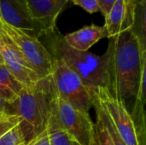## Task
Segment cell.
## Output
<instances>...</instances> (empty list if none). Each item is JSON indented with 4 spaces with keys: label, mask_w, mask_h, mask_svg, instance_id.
Listing matches in <instances>:
<instances>
[{
    "label": "cell",
    "mask_w": 146,
    "mask_h": 145,
    "mask_svg": "<svg viewBox=\"0 0 146 145\" xmlns=\"http://www.w3.org/2000/svg\"><path fill=\"white\" fill-rule=\"evenodd\" d=\"M0 65H3V59H2V56H1V53H0Z\"/></svg>",
    "instance_id": "obj_23"
},
{
    "label": "cell",
    "mask_w": 146,
    "mask_h": 145,
    "mask_svg": "<svg viewBox=\"0 0 146 145\" xmlns=\"http://www.w3.org/2000/svg\"><path fill=\"white\" fill-rule=\"evenodd\" d=\"M28 144H29V143H28ZM27 145H28V144H27Z\"/></svg>",
    "instance_id": "obj_24"
},
{
    "label": "cell",
    "mask_w": 146,
    "mask_h": 145,
    "mask_svg": "<svg viewBox=\"0 0 146 145\" xmlns=\"http://www.w3.org/2000/svg\"><path fill=\"white\" fill-rule=\"evenodd\" d=\"M24 87L4 65H0V98L7 105L12 104L18 98Z\"/></svg>",
    "instance_id": "obj_14"
},
{
    "label": "cell",
    "mask_w": 146,
    "mask_h": 145,
    "mask_svg": "<svg viewBox=\"0 0 146 145\" xmlns=\"http://www.w3.org/2000/svg\"><path fill=\"white\" fill-rule=\"evenodd\" d=\"M0 21L39 38V30L32 16L27 0H0Z\"/></svg>",
    "instance_id": "obj_9"
},
{
    "label": "cell",
    "mask_w": 146,
    "mask_h": 145,
    "mask_svg": "<svg viewBox=\"0 0 146 145\" xmlns=\"http://www.w3.org/2000/svg\"><path fill=\"white\" fill-rule=\"evenodd\" d=\"M69 0H27L32 16L39 30V37L56 28V20Z\"/></svg>",
    "instance_id": "obj_11"
},
{
    "label": "cell",
    "mask_w": 146,
    "mask_h": 145,
    "mask_svg": "<svg viewBox=\"0 0 146 145\" xmlns=\"http://www.w3.org/2000/svg\"><path fill=\"white\" fill-rule=\"evenodd\" d=\"M52 93L50 76L33 86H25L18 98L8 105V112L21 119V127L28 142L40 134L47 126Z\"/></svg>",
    "instance_id": "obj_3"
},
{
    "label": "cell",
    "mask_w": 146,
    "mask_h": 145,
    "mask_svg": "<svg viewBox=\"0 0 146 145\" xmlns=\"http://www.w3.org/2000/svg\"><path fill=\"white\" fill-rule=\"evenodd\" d=\"M21 119L15 114L6 112L0 115V145H27Z\"/></svg>",
    "instance_id": "obj_13"
},
{
    "label": "cell",
    "mask_w": 146,
    "mask_h": 145,
    "mask_svg": "<svg viewBox=\"0 0 146 145\" xmlns=\"http://www.w3.org/2000/svg\"><path fill=\"white\" fill-rule=\"evenodd\" d=\"M95 109L96 121L94 122V133L93 139L91 145H114L104 124L101 114L98 106L93 103L92 106Z\"/></svg>",
    "instance_id": "obj_17"
},
{
    "label": "cell",
    "mask_w": 146,
    "mask_h": 145,
    "mask_svg": "<svg viewBox=\"0 0 146 145\" xmlns=\"http://www.w3.org/2000/svg\"><path fill=\"white\" fill-rule=\"evenodd\" d=\"M6 112H8V105L2 98H0V115Z\"/></svg>",
    "instance_id": "obj_21"
},
{
    "label": "cell",
    "mask_w": 146,
    "mask_h": 145,
    "mask_svg": "<svg viewBox=\"0 0 146 145\" xmlns=\"http://www.w3.org/2000/svg\"><path fill=\"white\" fill-rule=\"evenodd\" d=\"M53 57V56H52ZM50 78L57 95L75 109L89 114L93 106L91 91L62 60L53 57Z\"/></svg>",
    "instance_id": "obj_4"
},
{
    "label": "cell",
    "mask_w": 146,
    "mask_h": 145,
    "mask_svg": "<svg viewBox=\"0 0 146 145\" xmlns=\"http://www.w3.org/2000/svg\"><path fill=\"white\" fill-rule=\"evenodd\" d=\"M146 3L137 4L135 21L133 31L139 39L142 47L146 50Z\"/></svg>",
    "instance_id": "obj_18"
},
{
    "label": "cell",
    "mask_w": 146,
    "mask_h": 145,
    "mask_svg": "<svg viewBox=\"0 0 146 145\" xmlns=\"http://www.w3.org/2000/svg\"><path fill=\"white\" fill-rule=\"evenodd\" d=\"M51 85L50 107L59 125L80 145H91L93 139L94 122L90 115L75 109L61 98L57 95L52 81Z\"/></svg>",
    "instance_id": "obj_6"
},
{
    "label": "cell",
    "mask_w": 146,
    "mask_h": 145,
    "mask_svg": "<svg viewBox=\"0 0 146 145\" xmlns=\"http://www.w3.org/2000/svg\"><path fill=\"white\" fill-rule=\"evenodd\" d=\"M46 130L50 145H80L59 125L51 107L46 126Z\"/></svg>",
    "instance_id": "obj_15"
},
{
    "label": "cell",
    "mask_w": 146,
    "mask_h": 145,
    "mask_svg": "<svg viewBox=\"0 0 146 145\" xmlns=\"http://www.w3.org/2000/svg\"><path fill=\"white\" fill-rule=\"evenodd\" d=\"M0 29L41 79L50 75L53 57L38 38L10 26L1 21Z\"/></svg>",
    "instance_id": "obj_5"
},
{
    "label": "cell",
    "mask_w": 146,
    "mask_h": 145,
    "mask_svg": "<svg viewBox=\"0 0 146 145\" xmlns=\"http://www.w3.org/2000/svg\"><path fill=\"white\" fill-rule=\"evenodd\" d=\"M145 105V101L135 99V104L133 107V113L131 115L139 145H145V144L146 127Z\"/></svg>",
    "instance_id": "obj_16"
},
{
    "label": "cell",
    "mask_w": 146,
    "mask_h": 145,
    "mask_svg": "<svg viewBox=\"0 0 146 145\" xmlns=\"http://www.w3.org/2000/svg\"><path fill=\"white\" fill-rule=\"evenodd\" d=\"M137 2L138 4H140V3H146V0H135Z\"/></svg>",
    "instance_id": "obj_22"
},
{
    "label": "cell",
    "mask_w": 146,
    "mask_h": 145,
    "mask_svg": "<svg viewBox=\"0 0 146 145\" xmlns=\"http://www.w3.org/2000/svg\"><path fill=\"white\" fill-rule=\"evenodd\" d=\"M93 98L110 117L117 132L127 145H139L131 114L125 103L113 96L109 88L98 87L91 91Z\"/></svg>",
    "instance_id": "obj_7"
},
{
    "label": "cell",
    "mask_w": 146,
    "mask_h": 145,
    "mask_svg": "<svg viewBox=\"0 0 146 145\" xmlns=\"http://www.w3.org/2000/svg\"><path fill=\"white\" fill-rule=\"evenodd\" d=\"M75 5L81 7L90 14L100 11L98 0H71Z\"/></svg>",
    "instance_id": "obj_19"
},
{
    "label": "cell",
    "mask_w": 146,
    "mask_h": 145,
    "mask_svg": "<svg viewBox=\"0 0 146 145\" xmlns=\"http://www.w3.org/2000/svg\"><path fill=\"white\" fill-rule=\"evenodd\" d=\"M104 38H108L106 28L93 24L63 35L66 44L79 51H88L92 45Z\"/></svg>",
    "instance_id": "obj_12"
},
{
    "label": "cell",
    "mask_w": 146,
    "mask_h": 145,
    "mask_svg": "<svg viewBox=\"0 0 146 145\" xmlns=\"http://www.w3.org/2000/svg\"><path fill=\"white\" fill-rule=\"evenodd\" d=\"M0 53L3 65L25 86H33L42 79L26 62L13 43L0 29Z\"/></svg>",
    "instance_id": "obj_8"
},
{
    "label": "cell",
    "mask_w": 146,
    "mask_h": 145,
    "mask_svg": "<svg viewBox=\"0 0 146 145\" xmlns=\"http://www.w3.org/2000/svg\"><path fill=\"white\" fill-rule=\"evenodd\" d=\"M137 2L135 0H116L109 13L104 16V27L108 32V38L133 28Z\"/></svg>",
    "instance_id": "obj_10"
},
{
    "label": "cell",
    "mask_w": 146,
    "mask_h": 145,
    "mask_svg": "<svg viewBox=\"0 0 146 145\" xmlns=\"http://www.w3.org/2000/svg\"><path fill=\"white\" fill-rule=\"evenodd\" d=\"M43 44L54 58L62 60L78 74L84 85L90 90L98 87L109 88L106 55L98 56L89 51H79L69 47L63 35L56 30L43 33Z\"/></svg>",
    "instance_id": "obj_2"
},
{
    "label": "cell",
    "mask_w": 146,
    "mask_h": 145,
    "mask_svg": "<svg viewBox=\"0 0 146 145\" xmlns=\"http://www.w3.org/2000/svg\"><path fill=\"white\" fill-rule=\"evenodd\" d=\"M104 53L107 58L109 90L115 97L125 103L138 94L143 66L146 64V50L139 39L129 29L110 38Z\"/></svg>",
    "instance_id": "obj_1"
},
{
    "label": "cell",
    "mask_w": 146,
    "mask_h": 145,
    "mask_svg": "<svg viewBox=\"0 0 146 145\" xmlns=\"http://www.w3.org/2000/svg\"><path fill=\"white\" fill-rule=\"evenodd\" d=\"M116 0H98L99 10L104 16H105L109 11L110 10L113 4L115 3Z\"/></svg>",
    "instance_id": "obj_20"
}]
</instances>
